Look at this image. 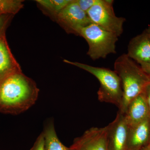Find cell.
Instances as JSON below:
<instances>
[{"label": "cell", "instance_id": "277c9868", "mask_svg": "<svg viewBox=\"0 0 150 150\" xmlns=\"http://www.w3.org/2000/svg\"><path fill=\"white\" fill-rule=\"evenodd\" d=\"M79 35L85 39L88 45L87 54L93 60L105 59L116 53L118 36L98 25L91 23L81 29Z\"/></svg>", "mask_w": 150, "mask_h": 150}, {"label": "cell", "instance_id": "52a82bcc", "mask_svg": "<svg viewBox=\"0 0 150 150\" xmlns=\"http://www.w3.org/2000/svg\"><path fill=\"white\" fill-rule=\"evenodd\" d=\"M71 150H109L107 128L92 127L74 140Z\"/></svg>", "mask_w": 150, "mask_h": 150}, {"label": "cell", "instance_id": "9a60e30c", "mask_svg": "<svg viewBox=\"0 0 150 150\" xmlns=\"http://www.w3.org/2000/svg\"><path fill=\"white\" fill-rule=\"evenodd\" d=\"M23 2L21 0H0V13L14 15L23 8Z\"/></svg>", "mask_w": 150, "mask_h": 150}, {"label": "cell", "instance_id": "7402d4cb", "mask_svg": "<svg viewBox=\"0 0 150 150\" xmlns=\"http://www.w3.org/2000/svg\"><path fill=\"white\" fill-rule=\"evenodd\" d=\"M148 145L147 146H146L144 148H143V149H141L139 150H147Z\"/></svg>", "mask_w": 150, "mask_h": 150}, {"label": "cell", "instance_id": "ac0fdd59", "mask_svg": "<svg viewBox=\"0 0 150 150\" xmlns=\"http://www.w3.org/2000/svg\"><path fill=\"white\" fill-rule=\"evenodd\" d=\"M44 137L42 133L38 136L30 150H44Z\"/></svg>", "mask_w": 150, "mask_h": 150}, {"label": "cell", "instance_id": "7c38bea8", "mask_svg": "<svg viewBox=\"0 0 150 150\" xmlns=\"http://www.w3.org/2000/svg\"><path fill=\"white\" fill-rule=\"evenodd\" d=\"M22 72L21 68L12 54L5 32L0 34V82L15 73Z\"/></svg>", "mask_w": 150, "mask_h": 150}, {"label": "cell", "instance_id": "603a6c76", "mask_svg": "<svg viewBox=\"0 0 150 150\" xmlns=\"http://www.w3.org/2000/svg\"><path fill=\"white\" fill-rule=\"evenodd\" d=\"M147 150H150V144L148 145Z\"/></svg>", "mask_w": 150, "mask_h": 150}, {"label": "cell", "instance_id": "8fae6325", "mask_svg": "<svg viewBox=\"0 0 150 150\" xmlns=\"http://www.w3.org/2000/svg\"><path fill=\"white\" fill-rule=\"evenodd\" d=\"M126 54L140 65L150 63V41L145 30L130 40Z\"/></svg>", "mask_w": 150, "mask_h": 150}, {"label": "cell", "instance_id": "7a4b0ae2", "mask_svg": "<svg viewBox=\"0 0 150 150\" xmlns=\"http://www.w3.org/2000/svg\"><path fill=\"white\" fill-rule=\"evenodd\" d=\"M114 71L120 78L123 91V99L118 111L124 114L131 100L144 92L150 83V77L126 54H122L116 59Z\"/></svg>", "mask_w": 150, "mask_h": 150}, {"label": "cell", "instance_id": "5b68a950", "mask_svg": "<svg viewBox=\"0 0 150 150\" xmlns=\"http://www.w3.org/2000/svg\"><path fill=\"white\" fill-rule=\"evenodd\" d=\"M113 0H99L87 14L92 23L114 33L118 37L123 31L126 18L116 16L113 9Z\"/></svg>", "mask_w": 150, "mask_h": 150}, {"label": "cell", "instance_id": "ba28073f", "mask_svg": "<svg viewBox=\"0 0 150 150\" xmlns=\"http://www.w3.org/2000/svg\"><path fill=\"white\" fill-rule=\"evenodd\" d=\"M106 126L109 150H126L129 126L124 114L118 111L114 121Z\"/></svg>", "mask_w": 150, "mask_h": 150}, {"label": "cell", "instance_id": "d4e9b609", "mask_svg": "<svg viewBox=\"0 0 150 150\" xmlns=\"http://www.w3.org/2000/svg\"><path fill=\"white\" fill-rule=\"evenodd\" d=\"M149 144H150V143H149Z\"/></svg>", "mask_w": 150, "mask_h": 150}, {"label": "cell", "instance_id": "2e32d148", "mask_svg": "<svg viewBox=\"0 0 150 150\" xmlns=\"http://www.w3.org/2000/svg\"><path fill=\"white\" fill-rule=\"evenodd\" d=\"M77 3L82 9L87 13V12L92 7L96 4L99 0H76Z\"/></svg>", "mask_w": 150, "mask_h": 150}, {"label": "cell", "instance_id": "3957f363", "mask_svg": "<svg viewBox=\"0 0 150 150\" xmlns=\"http://www.w3.org/2000/svg\"><path fill=\"white\" fill-rule=\"evenodd\" d=\"M64 62L90 73L99 81L97 94L100 102L115 105L119 108L122 102L123 91L120 78L115 71L107 68L93 67L78 62L64 59Z\"/></svg>", "mask_w": 150, "mask_h": 150}, {"label": "cell", "instance_id": "4fadbf2b", "mask_svg": "<svg viewBox=\"0 0 150 150\" xmlns=\"http://www.w3.org/2000/svg\"><path fill=\"white\" fill-rule=\"evenodd\" d=\"M44 137V150H71L64 146L59 139L52 120L47 121L42 132Z\"/></svg>", "mask_w": 150, "mask_h": 150}, {"label": "cell", "instance_id": "44dd1931", "mask_svg": "<svg viewBox=\"0 0 150 150\" xmlns=\"http://www.w3.org/2000/svg\"><path fill=\"white\" fill-rule=\"evenodd\" d=\"M145 31L148 37L149 38L150 41V26L145 30Z\"/></svg>", "mask_w": 150, "mask_h": 150}, {"label": "cell", "instance_id": "e0dca14e", "mask_svg": "<svg viewBox=\"0 0 150 150\" xmlns=\"http://www.w3.org/2000/svg\"><path fill=\"white\" fill-rule=\"evenodd\" d=\"M12 16L9 14H4L0 16V34L5 32L9 21Z\"/></svg>", "mask_w": 150, "mask_h": 150}, {"label": "cell", "instance_id": "30bf717a", "mask_svg": "<svg viewBox=\"0 0 150 150\" xmlns=\"http://www.w3.org/2000/svg\"><path fill=\"white\" fill-rule=\"evenodd\" d=\"M150 119L129 126L126 150H139L149 144Z\"/></svg>", "mask_w": 150, "mask_h": 150}, {"label": "cell", "instance_id": "cb8c5ba5", "mask_svg": "<svg viewBox=\"0 0 150 150\" xmlns=\"http://www.w3.org/2000/svg\"><path fill=\"white\" fill-rule=\"evenodd\" d=\"M2 15H4V14H1V13H0V16Z\"/></svg>", "mask_w": 150, "mask_h": 150}, {"label": "cell", "instance_id": "d6986e66", "mask_svg": "<svg viewBox=\"0 0 150 150\" xmlns=\"http://www.w3.org/2000/svg\"><path fill=\"white\" fill-rule=\"evenodd\" d=\"M145 96L147 102L148 106L150 111V83L148 84L145 88L144 91Z\"/></svg>", "mask_w": 150, "mask_h": 150}, {"label": "cell", "instance_id": "8992f818", "mask_svg": "<svg viewBox=\"0 0 150 150\" xmlns=\"http://www.w3.org/2000/svg\"><path fill=\"white\" fill-rule=\"evenodd\" d=\"M56 22L69 33L79 35L81 28L92 23L87 14L72 0L55 18Z\"/></svg>", "mask_w": 150, "mask_h": 150}, {"label": "cell", "instance_id": "9c48e42d", "mask_svg": "<svg viewBox=\"0 0 150 150\" xmlns=\"http://www.w3.org/2000/svg\"><path fill=\"white\" fill-rule=\"evenodd\" d=\"M124 114L129 126L150 119L149 108L144 92L131 100Z\"/></svg>", "mask_w": 150, "mask_h": 150}, {"label": "cell", "instance_id": "5bb4252c", "mask_svg": "<svg viewBox=\"0 0 150 150\" xmlns=\"http://www.w3.org/2000/svg\"><path fill=\"white\" fill-rule=\"evenodd\" d=\"M72 0H36V2L43 11L55 18L59 13Z\"/></svg>", "mask_w": 150, "mask_h": 150}, {"label": "cell", "instance_id": "ffe728a7", "mask_svg": "<svg viewBox=\"0 0 150 150\" xmlns=\"http://www.w3.org/2000/svg\"><path fill=\"white\" fill-rule=\"evenodd\" d=\"M143 71L150 77V63L140 65Z\"/></svg>", "mask_w": 150, "mask_h": 150}, {"label": "cell", "instance_id": "6da1fadb", "mask_svg": "<svg viewBox=\"0 0 150 150\" xmlns=\"http://www.w3.org/2000/svg\"><path fill=\"white\" fill-rule=\"evenodd\" d=\"M39 91L35 81L22 72L8 76L0 82V111L24 112L35 104Z\"/></svg>", "mask_w": 150, "mask_h": 150}]
</instances>
